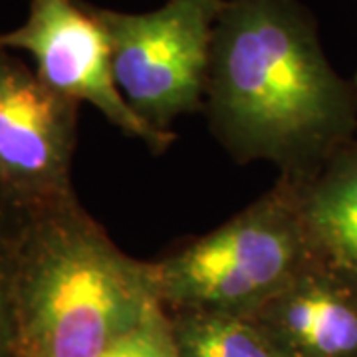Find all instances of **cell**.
<instances>
[{
	"instance_id": "cell-6",
	"label": "cell",
	"mask_w": 357,
	"mask_h": 357,
	"mask_svg": "<svg viewBox=\"0 0 357 357\" xmlns=\"http://www.w3.org/2000/svg\"><path fill=\"white\" fill-rule=\"evenodd\" d=\"M77 109L0 46V199L38 203L74 192Z\"/></svg>"
},
{
	"instance_id": "cell-2",
	"label": "cell",
	"mask_w": 357,
	"mask_h": 357,
	"mask_svg": "<svg viewBox=\"0 0 357 357\" xmlns=\"http://www.w3.org/2000/svg\"><path fill=\"white\" fill-rule=\"evenodd\" d=\"M0 266L16 357H100L163 307L147 262L126 255L76 192L0 199Z\"/></svg>"
},
{
	"instance_id": "cell-10",
	"label": "cell",
	"mask_w": 357,
	"mask_h": 357,
	"mask_svg": "<svg viewBox=\"0 0 357 357\" xmlns=\"http://www.w3.org/2000/svg\"><path fill=\"white\" fill-rule=\"evenodd\" d=\"M100 357H177L165 310H155L141 326L117 340Z\"/></svg>"
},
{
	"instance_id": "cell-11",
	"label": "cell",
	"mask_w": 357,
	"mask_h": 357,
	"mask_svg": "<svg viewBox=\"0 0 357 357\" xmlns=\"http://www.w3.org/2000/svg\"><path fill=\"white\" fill-rule=\"evenodd\" d=\"M0 357H16L13 307H10V298H8V290H6L2 266H0Z\"/></svg>"
},
{
	"instance_id": "cell-12",
	"label": "cell",
	"mask_w": 357,
	"mask_h": 357,
	"mask_svg": "<svg viewBox=\"0 0 357 357\" xmlns=\"http://www.w3.org/2000/svg\"><path fill=\"white\" fill-rule=\"evenodd\" d=\"M354 82H356V84H357V74H356V77H354Z\"/></svg>"
},
{
	"instance_id": "cell-3",
	"label": "cell",
	"mask_w": 357,
	"mask_h": 357,
	"mask_svg": "<svg viewBox=\"0 0 357 357\" xmlns=\"http://www.w3.org/2000/svg\"><path fill=\"white\" fill-rule=\"evenodd\" d=\"M314 260L290 178L175 252L147 262L165 312L250 314Z\"/></svg>"
},
{
	"instance_id": "cell-8",
	"label": "cell",
	"mask_w": 357,
	"mask_h": 357,
	"mask_svg": "<svg viewBox=\"0 0 357 357\" xmlns=\"http://www.w3.org/2000/svg\"><path fill=\"white\" fill-rule=\"evenodd\" d=\"M290 181L314 258L357 280V137Z\"/></svg>"
},
{
	"instance_id": "cell-5",
	"label": "cell",
	"mask_w": 357,
	"mask_h": 357,
	"mask_svg": "<svg viewBox=\"0 0 357 357\" xmlns=\"http://www.w3.org/2000/svg\"><path fill=\"white\" fill-rule=\"evenodd\" d=\"M0 46L32 56L36 76L76 103L93 105L128 137L163 153L175 133L163 131L131 109L117 88L112 50L91 4L82 0H30L28 16L14 30L0 34Z\"/></svg>"
},
{
	"instance_id": "cell-9",
	"label": "cell",
	"mask_w": 357,
	"mask_h": 357,
	"mask_svg": "<svg viewBox=\"0 0 357 357\" xmlns=\"http://www.w3.org/2000/svg\"><path fill=\"white\" fill-rule=\"evenodd\" d=\"M177 357H284L243 314L165 312Z\"/></svg>"
},
{
	"instance_id": "cell-7",
	"label": "cell",
	"mask_w": 357,
	"mask_h": 357,
	"mask_svg": "<svg viewBox=\"0 0 357 357\" xmlns=\"http://www.w3.org/2000/svg\"><path fill=\"white\" fill-rule=\"evenodd\" d=\"M244 316L284 357H357V280L316 258Z\"/></svg>"
},
{
	"instance_id": "cell-4",
	"label": "cell",
	"mask_w": 357,
	"mask_h": 357,
	"mask_svg": "<svg viewBox=\"0 0 357 357\" xmlns=\"http://www.w3.org/2000/svg\"><path fill=\"white\" fill-rule=\"evenodd\" d=\"M227 0H165L149 13L91 6L121 96L143 121L169 126L203 109L218 14Z\"/></svg>"
},
{
	"instance_id": "cell-1",
	"label": "cell",
	"mask_w": 357,
	"mask_h": 357,
	"mask_svg": "<svg viewBox=\"0 0 357 357\" xmlns=\"http://www.w3.org/2000/svg\"><path fill=\"white\" fill-rule=\"evenodd\" d=\"M211 131L236 161L300 178L357 137V84L330 64L300 0H227L204 89Z\"/></svg>"
}]
</instances>
